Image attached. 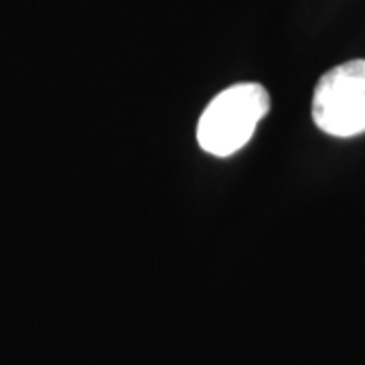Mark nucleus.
<instances>
[{
    "instance_id": "obj_1",
    "label": "nucleus",
    "mask_w": 365,
    "mask_h": 365,
    "mask_svg": "<svg viewBox=\"0 0 365 365\" xmlns=\"http://www.w3.org/2000/svg\"><path fill=\"white\" fill-rule=\"evenodd\" d=\"M270 110V96L260 83H235L217 93L197 124V143L213 157L242 150Z\"/></svg>"
},
{
    "instance_id": "obj_2",
    "label": "nucleus",
    "mask_w": 365,
    "mask_h": 365,
    "mask_svg": "<svg viewBox=\"0 0 365 365\" xmlns=\"http://www.w3.org/2000/svg\"><path fill=\"white\" fill-rule=\"evenodd\" d=\"M319 130L337 138L365 132V59H353L321 76L313 93Z\"/></svg>"
}]
</instances>
